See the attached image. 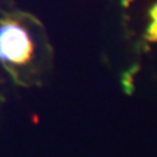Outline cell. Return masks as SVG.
Wrapping results in <instances>:
<instances>
[{
  "label": "cell",
  "mask_w": 157,
  "mask_h": 157,
  "mask_svg": "<svg viewBox=\"0 0 157 157\" xmlns=\"http://www.w3.org/2000/svg\"><path fill=\"white\" fill-rule=\"evenodd\" d=\"M54 68V48L44 23L25 10L0 16V70L23 89L44 86Z\"/></svg>",
  "instance_id": "6da1fadb"
},
{
  "label": "cell",
  "mask_w": 157,
  "mask_h": 157,
  "mask_svg": "<svg viewBox=\"0 0 157 157\" xmlns=\"http://www.w3.org/2000/svg\"><path fill=\"white\" fill-rule=\"evenodd\" d=\"M13 7H15L13 0H0V16L5 15L6 12H9Z\"/></svg>",
  "instance_id": "7a4b0ae2"
},
{
  "label": "cell",
  "mask_w": 157,
  "mask_h": 157,
  "mask_svg": "<svg viewBox=\"0 0 157 157\" xmlns=\"http://www.w3.org/2000/svg\"><path fill=\"white\" fill-rule=\"evenodd\" d=\"M5 103V93H3V87H2V80H0V111H2V106Z\"/></svg>",
  "instance_id": "3957f363"
}]
</instances>
